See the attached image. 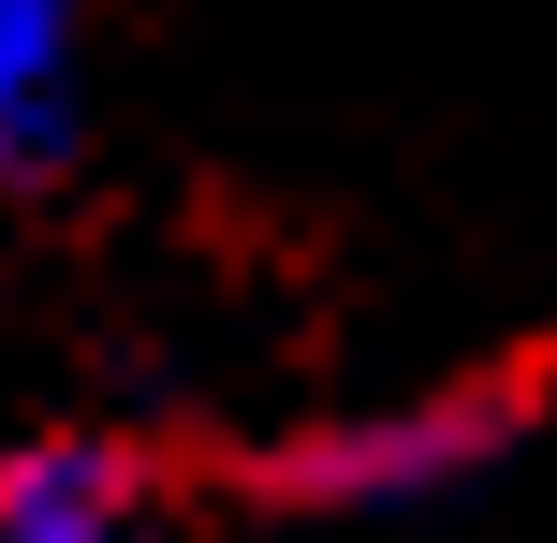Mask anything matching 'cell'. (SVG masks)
<instances>
[{
  "mask_svg": "<svg viewBox=\"0 0 557 543\" xmlns=\"http://www.w3.org/2000/svg\"><path fill=\"white\" fill-rule=\"evenodd\" d=\"M529 441V382H441V397H396V411H337L278 456V499L294 515H455L484 470Z\"/></svg>",
  "mask_w": 557,
  "mask_h": 543,
  "instance_id": "cell-1",
  "label": "cell"
},
{
  "mask_svg": "<svg viewBox=\"0 0 557 543\" xmlns=\"http://www.w3.org/2000/svg\"><path fill=\"white\" fill-rule=\"evenodd\" d=\"M88 133V0H0V192H45Z\"/></svg>",
  "mask_w": 557,
  "mask_h": 543,
  "instance_id": "cell-2",
  "label": "cell"
},
{
  "mask_svg": "<svg viewBox=\"0 0 557 543\" xmlns=\"http://www.w3.org/2000/svg\"><path fill=\"white\" fill-rule=\"evenodd\" d=\"M0 543H176V529L117 441H29L0 456Z\"/></svg>",
  "mask_w": 557,
  "mask_h": 543,
  "instance_id": "cell-3",
  "label": "cell"
}]
</instances>
